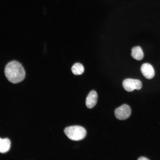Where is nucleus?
<instances>
[{
    "label": "nucleus",
    "mask_w": 160,
    "mask_h": 160,
    "mask_svg": "<svg viewBox=\"0 0 160 160\" xmlns=\"http://www.w3.org/2000/svg\"><path fill=\"white\" fill-rule=\"evenodd\" d=\"M4 73L7 80L13 84L21 82L25 76L24 68L19 62L16 60L11 61L7 64Z\"/></svg>",
    "instance_id": "f257e3e1"
},
{
    "label": "nucleus",
    "mask_w": 160,
    "mask_h": 160,
    "mask_svg": "<svg viewBox=\"0 0 160 160\" xmlns=\"http://www.w3.org/2000/svg\"><path fill=\"white\" fill-rule=\"evenodd\" d=\"M64 132L70 139L75 141L81 140L86 135V131L83 127L78 125L69 126L65 128Z\"/></svg>",
    "instance_id": "f03ea898"
},
{
    "label": "nucleus",
    "mask_w": 160,
    "mask_h": 160,
    "mask_svg": "<svg viewBox=\"0 0 160 160\" xmlns=\"http://www.w3.org/2000/svg\"><path fill=\"white\" fill-rule=\"evenodd\" d=\"M122 85L124 89L128 92H132L135 89L140 90L142 87L141 81L138 79H127L124 80Z\"/></svg>",
    "instance_id": "7ed1b4c3"
},
{
    "label": "nucleus",
    "mask_w": 160,
    "mask_h": 160,
    "mask_svg": "<svg viewBox=\"0 0 160 160\" xmlns=\"http://www.w3.org/2000/svg\"><path fill=\"white\" fill-rule=\"evenodd\" d=\"M131 114V110L127 105L124 104L117 108L115 111V115L118 119L125 120L129 117Z\"/></svg>",
    "instance_id": "20e7f679"
},
{
    "label": "nucleus",
    "mask_w": 160,
    "mask_h": 160,
    "mask_svg": "<svg viewBox=\"0 0 160 160\" xmlns=\"http://www.w3.org/2000/svg\"><path fill=\"white\" fill-rule=\"evenodd\" d=\"M141 71L143 76L146 79H152L155 75V71L153 66L148 63L143 64L141 67Z\"/></svg>",
    "instance_id": "39448f33"
},
{
    "label": "nucleus",
    "mask_w": 160,
    "mask_h": 160,
    "mask_svg": "<svg viewBox=\"0 0 160 160\" xmlns=\"http://www.w3.org/2000/svg\"><path fill=\"white\" fill-rule=\"evenodd\" d=\"M97 99V92L94 90L91 91L86 99V106L89 108H93L96 104Z\"/></svg>",
    "instance_id": "423d86ee"
},
{
    "label": "nucleus",
    "mask_w": 160,
    "mask_h": 160,
    "mask_svg": "<svg viewBox=\"0 0 160 160\" xmlns=\"http://www.w3.org/2000/svg\"><path fill=\"white\" fill-rule=\"evenodd\" d=\"M131 55L134 59L140 60L144 57V54L141 47L140 46L134 47L132 49Z\"/></svg>",
    "instance_id": "0eeeda50"
},
{
    "label": "nucleus",
    "mask_w": 160,
    "mask_h": 160,
    "mask_svg": "<svg viewBox=\"0 0 160 160\" xmlns=\"http://www.w3.org/2000/svg\"><path fill=\"white\" fill-rule=\"evenodd\" d=\"M11 142L9 139L0 138V153H4L7 152L9 150Z\"/></svg>",
    "instance_id": "6e6552de"
},
{
    "label": "nucleus",
    "mask_w": 160,
    "mask_h": 160,
    "mask_svg": "<svg viewBox=\"0 0 160 160\" xmlns=\"http://www.w3.org/2000/svg\"><path fill=\"white\" fill-rule=\"evenodd\" d=\"M83 66L79 63H75L71 68L73 73L75 75H79L82 74L84 71Z\"/></svg>",
    "instance_id": "1a4fd4ad"
},
{
    "label": "nucleus",
    "mask_w": 160,
    "mask_h": 160,
    "mask_svg": "<svg viewBox=\"0 0 160 160\" xmlns=\"http://www.w3.org/2000/svg\"><path fill=\"white\" fill-rule=\"evenodd\" d=\"M138 160H148L149 159L144 157H141L138 159Z\"/></svg>",
    "instance_id": "9d476101"
}]
</instances>
